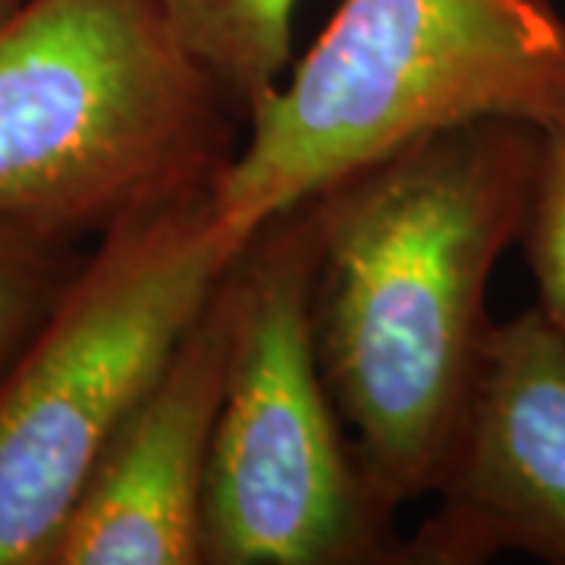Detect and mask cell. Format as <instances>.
Masks as SVG:
<instances>
[{
  "mask_svg": "<svg viewBox=\"0 0 565 565\" xmlns=\"http://www.w3.org/2000/svg\"><path fill=\"white\" fill-rule=\"evenodd\" d=\"M22 0H0V20L7 17V13H13L17 7H20Z\"/></svg>",
  "mask_w": 565,
  "mask_h": 565,
  "instance_id": "8fae6325",
  "label": "cell"
},
{
  "mask_svg": "<svg viewBox=\"0 0 565 565\" xmlns=\"http://www.w3.org/2000/svg\"><path fill=\"white\" fill-rule=\"evenodd\" d=\"M519 243L546 318L565 327V117L541 126L537 167Z\"/></svg>",
  "mask_w": 565,
  "mask_h": 565,
  "instance_id": "9c48e42d",
  "label": "cell"
},
{
  "mask_svg": "<svg viewBox=\"0 0 565 565\" xmlns=\"http://www.w3.org/2000/svg\"><path fill=\"white\" fill-rule=\"evenodd\" d=\"M233 264L92 468L51 565H204V481L236 327Z\"/></svg>",
  "mask_w": 565,
  "mask_h": 565,
  "instance_id": "52a82bcc",
  "label": "cell"
},
{
  "mask_svg": "<svg viewBox=\"0 0 565 565\" xmlns=\"http://www.w3.org/2000/svg\"><path fill=\"white\" fill-rule=\"evenodd\" d=\"M63 248L0 233V371L20 352L61 289Z\"/></svg>",
  "mask_w": 565,
  "mask_h": 565,
  "instance_id": "30bf717a",
  "label": "cell"
},
{
  "mask_svg": "<svg viewBox=\"0 0 565 565\" xmlns=\"http://www.w3.org/2000/svg\"><path fill=\"white\" fill-rule=\"evenodd\" d=\"M541 129L487 117L408 141L318 192V362L374 497L434 493L493 321L487 286L527 217Z\"/></svg>",
  "mask_w": 565,
  "mask_h": 565,
  "instance_id": "6da1fadb",
  "label": "cell"
},
{
  "mask_svg": "<svg viewBox=\"0 0 565 565\" xmlns=\"http://www.w3.org/2000/svg\"><path fill=\"white\" fill-rule=\"evenodd\" d=\"M318 195L264 221L233 264L236 327L204 481V565L399 563L318 362Z\"/></svg>",
  "mask_w": 565,
  "mask_h": 565,
  "instance_id": "5b68a950",
  "label": "cell"
},
{
  "mask_svg": "<svg viewBox=\"0 0 565 565\" xmlns=\"http://www.w3.org/2000/svg\"><path fill=\"white\" fill-rule=\"evenodd\" d=\"M189 51L239 117L282 79L299 0H161Z\"/></svg>",
  "mask_w": 565,
  "mask_h": 565,
  "instance_id": "ba28073f",
  "label": "cell"
},
{
  "mask_svg": "<svg viewBox=\"0 0 565 565\" xmlns=\"http://www.w3.org/2000/svg\"><path fill=\"white\" fill-rule=\"evenodd\" d=\"M437 505L399 563L525 553L565 565V327L541 305L493 323Z\"/></svg>",
  "mask_w": 565,
  "mask_h": 565,
  "instance_id": "8992f818",
  "label": "cell"
},
{
  "mask_svg": "<svg viewBox=\"0 0 565 565\" xmlns=\"http://www.w3.org/2000/svg\"><path fill=\"white\" fill-rule=\"evenodd\" d=\"M487 117H565L556 0H343L289 76L248 110L214 180L226 223L264 221L364 163Z\"/></svg>",
  "mask_w": 565,
  "mask_h": 565,
  "instance_id": "3957f363",
  "label": "cell"
},
{
  "mask_svg": "<svg viewBox=\"0 0 565 565\" xmlns=\"http://www.w3.org/2000/svg\"><path fill=\"white\" fill-rule=\"evenodd\" d=\"M236 120L161 0H22L0 20V233L98 239L217 180Z\"/></svg>",
  "mask_w": 565,
  "mask_h": 565,
  "instance_id": "7a4b0ae2",
  "label": "cell"
},
{
  "mask_svg": "<svg viewBox=\"0 0 565 565\" xmlns=\"http://www.w3.org/2000/svg\"><path fill=\"white\" fill-rule=\"evenodd\" d=\"M248 236L214 182L98 236L0 371V565H51L92 468Z\"/></svg>",
  "mask_w": 565,
  "mask_h": 565,
  "instance_id": "277c9868",
  "label": "cell"
}]
</instances>
